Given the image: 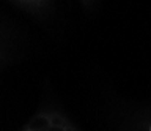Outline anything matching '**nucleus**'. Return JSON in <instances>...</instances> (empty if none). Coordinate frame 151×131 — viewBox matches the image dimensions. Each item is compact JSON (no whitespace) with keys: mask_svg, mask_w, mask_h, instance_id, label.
I'll list each match as a JSON object with an SVG mask.
<instances>
[{"mask_svg":"<svg viewBox=\"0 0 151 131\" xmlns=\"http://www.w3.org/2000/svg\"><path fill=\"white\" fill-rule=\"evenodd\" d=\"M150 131H151V130H150Z\"/></svg>","mask_w":151,"mask_h":131,"instance_id":"f257e3e1","label":"nucleus"}]
</instances>
